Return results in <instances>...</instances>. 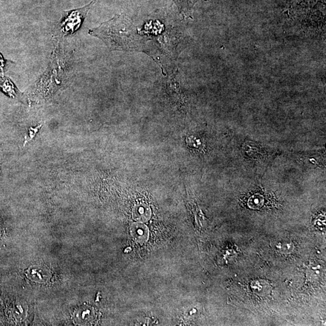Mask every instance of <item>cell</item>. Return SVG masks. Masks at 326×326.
<instances>
[{
	"label": "cell",
	"mask_w": 326,
	"mask_h": 326,
	"mask_svg": "<svg viewBox=\"0 0 326 326\" xmlns=\"http://www.w3.org/2000/svg\"><path fill=\"white\" fill-rule=\"evenodd\" d=\"M98 0H92L90 3L79 9L64 11L60 24L61 29L65 35L74 33L82 26L89 10Z\"/></svg>",
	"instance_id": "obj_1"
},
{
	"label": "cell",
	"mask_w": 326,
	"mask_h": 326,
	"mask_svg": "<svg viewBox=\"0 0 326 326\" xmlns=\"http://www.w3.org/2000/svg\"><path fill=\"white\" fill-rule=\"evenodd\" d=\"M94 319H95V312L88 307H82L74 314V322L78 325L91 324Z\"/></svg>",
	"instance_id": "obj_2"
},
{
	"label": "cell",
	"mask_w": 326,
	"mask_h": 326,
	"mask_svg": "<svg viewBox=\"0 0 326 326\" xmlns=\"http://www.w3.org/2000/svg\"><path fill=\"white\" fill-rule=\"evenodd\" d=\"M130 234L133 241L139 244H144L147 240L149 232L146 226L142 223H133L130 227Z\"/></svg>",
	"instance_id": "obj_3"
},
{
	"label": "cell",
	"mask_w": 326,
	"mask_h": 326,
	"mask_svg": "<svg viewBox=\"0 0 326 326\" xmlns=\"http://www.w3.org/2000/svg\"><path fill=\"white\" fill-rule=\"evenodd\" d=\"M150 210L146 205H137L133 210V217L137 221L144 222L147 221L150 217Z\"/></svg>",
	"instance_id": "obj_4"
},
{
	"label": "cell",
	"mask_w": 326,
	"mask_h": 326,
	"mask_svg": "<svg viewBox=\"0 0 326 326\" xmlns=\"http://www.w3.org/2000/svg\"><path fill=\"white\" fill-rule=\"evenodd\" d=\"M199 0H174L175 3L179 8V11L183 16H187L190 14L195 4ZM208 1V0H204Z\"/></svg>",
	"instance_id": "obj_5"
},
{
	"label": "cell",
	"mask_w": 326,
	"mask_h": 326,
	"mask_svg": "<svg viewBox=\"0 0 326 326\" xmlns=\"http://www.w3.org/2000/svg\"><path fill=\"white\" fill-rule=\"evenodd\" d=\"M1 86L2 90L8 95L12 97V98H16L18 95V91L15 88L14 85L9 80L6 79L4 82H1Z\"/></svg>",
	"instance_id": "obj_6"
},
{
	"label": "cell",
	"mask_w": 326,
	"mask_h": 326,
	"mask_svg": "<svg viewBox=\"0 0 326 326\" xmlns=\"http://www.w3.org/2000/svg\"><path fill=\"white\" fill-rule=\"evenodd\" d=\"M43 124H39L38 126H37L35 128H31L29 129L28 135H26V136L24 137V146H26V144H28L29 142H31L32 140H33L36 134L38 133V131L42 127Z\"/></svg>",
	"instance_id": "obj_7"
},
{
	"label": "cell",
	"mask_w": 326,
	"mask_h": 326,
	"mask_svg": "<svg viewBox=\"0 0 326 326\" xmlns=\"http://www.w3.org/2000/svg\"><path fill=\"white\" fill-rule=\"evenodd\" d=\"M4 67V60L3 58L1 57V55H0V69H2Z\"/></svg>",
	"instance_id": "obj_8"
}]
</instances>
